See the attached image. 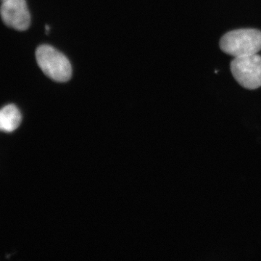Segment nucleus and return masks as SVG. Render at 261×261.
Instances as JSON below:
<instances>
[{"mask_svg": "<svg viewBox=\"0 0 261 261\" xmlns=\"http://www.w3.org/2000/svg\"><path fill=\"white\" fill-rule=\"evenodd\" d=\"M220 47L233 58L257 54L261 50V32L253 29L231 31L221 38Z\"/></svg>", "mask_w": 261, "mask_h": 261, "instance_id": "nucleus-1", "label": "nucleus"}, {"mask_svg": "<svg viewBox=\"0 0 261 261\" xmlns=\"http://www.w3.org/2000/svg\"><path fill=\"white\" fill-rule=\"evenodd\" d=\"M38 65L44 74L58 82H66L71 78L72 67L69 61L51 46L44 44L36 51Z\"/></svg>", "mask_w": 261, "mask_h": 261, "instance_id": "nucleus-2", "label": "nucleus"}, {"mask_svg": "<svg viewBox=\"0 0 261 261\" xmlns=\"http://www.w3.org/2000/svg\"><path fill=\"white\" fill-rule=\"evenodd\" d=\"M231 71L244 88L252 90L261 87V56L258 55L233 58Z\"/></svg>", "mask_w": 261, "mask_h": 261, "instance_id": "nucleus-3", "label": "nucleus"}, {"mask_svg": "<svg viewBox=\"0 0 261 261\" xmlns=\"http://www.w3.org/2000/svg\"><path fill=\"white\" fill-rule=\"evenodd\" d=\"M1 16L5 25L18 31L30 27L31 15L25 0H2Z\"/></svg>", "mask_w": 261, "mask_h": 261, "instance_id": "nucleus-4", "label": "nucleus"}, {"mask_svg": "<svg viewBox=\"0 0 261 261\" xmlns=\"http://www.w3.org/2000/svg\"><path fill=\"white\" fill-rule=\"evenodd\" d=\"M21 121V113L14 105H8L2 109L0 128L3 132L8 133L13 132L20 126Z\"/></svg>", "mask_w": 261, "mask_h": 261, "instance_id": "nucleus-5", "label": "nucleus"}, {"mask_svg": "<svg viewBox=\"0 0 261 261\" xmlns=\"http://www.w3.org/2000/svg\"><path fill=\"white\" fill-rule=\"evenodd\" d=\"M49 29H50V28H49V25H45L46 33H47V34H48V33H49Z\"/></svg>", "mask_w": 261, "mask_h": 261, "instance_id": "nucleus-6", "label": "nucleus"}]
</instances>
